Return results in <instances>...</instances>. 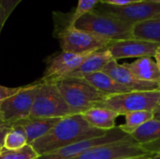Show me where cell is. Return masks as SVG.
Masks as SVG:
<instances>
[{
	"label": "cell",
	"instance_id": "obj_30",
	"mask_svg": "<svg viewBox=\"0 0 160 159\" xmlns=\"http://www.w3.org/2000/svg\"><path fill=\"white\" fill-rule=\"evenodd\" d=\"M4 127H10L4 121V119H3V117H2V115L0 113V128H4Z\"/></svg>",
	"mask_w": 160,
	"mask_h": 159
},
{
	"label": "cell",
	"instance_id": "obj_16",
	"mask_svg": "<svg viewBox=\"0 0 160 159\" xmlns=\"http://www.w3.org/2000/svg\"><path fill=\"white\" fill-rule=\"evenodd\" d=\"M123 65L138 79L144 82L160 83V71L153 57L137 58L131 63H124Z\"/></svg>",
	"mask_w": 160,
	"mask_h": 159
},
{
	"label": "cell",
	"instance_id": "obj_35",
	"mask_svg": "<svg viewBox=\"0 0 160 159\" xmlns=\"http://www.w3.org/2000/svg\"><path fill=\"white\" fill-rule=\"evenodd\" d=\"M145 1H150V2H155V3H159L160 4V0H145Z\"/></svg>",
	"mask_w": 160,
	"mask_h": 159
},
{
	"label": "cell",
	"instance_id": "obj_38",
	"mask_svg": "<svg viewBox=\"0 0 160 159\" xmlns=\"http://www.w3.org/2000/svg\"><path fill=\"white\" fill-rule=\"evenodd\" d=\"M159 90H160V84H159Z\"/></svg>",
	"mask_w": 160,
	"mask_h": 159
},
{
	"label": "cell",
	"instance_id": "obj_8",
	"mask_svg": "<svg viewBox=\"0 0 160 159\" xmlns=\"http://www.w3.org/2000/svg\"><path fill=\"white\" fill-rule=\"evenodd\" d=\"M38 85V82L22 87L18 93L0 103V113L9 127L20 120L29 117Z\"/></svg>",
	"mask_w": 160,
	"mask_h": 159
},
{
	"label": "cell",
	"instance_id": "obj_17",
	"mask_svg": "<svg viewBox=\"0 0 160 159\" xmlns=\"http://www.w3.org/2000/svg\"><path fill=\"white\" fill-rule=\"evenodd\" d=\"M81 114L92 127L104 131L115 128L116 119L119 116L114 111L102 107H93Z\"/></svg>",
	"mask_w": 160,
	"mask_h": 159
},
{
	"label": "cell",
	"instance_id": "obj_7",
	"mask_svg": "<svg viewBox=\"0 0 160 159\" xmlns=\"http://www.w3.org/2000/svg\"><path fill=\"white\" fill-rule=\"evenodd\" d=\"M94 10L105 15L114 17L130 24L160 18L159 3L145 0L122 7H115L98 3Z\"/></svg>",
	"mask_w": 160,
	"mask_h": 159
},
{
	"label": "cell",
	"instance_id": "obj_37",
	"mask_svg": "<svg viewBox=\"0 0 160 159\" xmlns=\"http://www.w3.org/2000/svg\"><path fill=\"white\" fill-rule=\"evenodd\" d=\"M3 148V145H0V151H1V149Z\"/></svg>",
	"mask_w": 160,
	"mask_h": 159
},
{
	"label": "cell",
	"instance_id": "obj_24",
	"mask_svg": "<svg viewBox=\"0 0 160 159\" xmlns=\"http://www.w3.org/2000/svg\"><path fill=\"white\" fill-rule=\"evenodd\" d=\"M99 3V0H78V5L68 22V24L73 25L74 22L82 15L92 11Z\"/></svg>",
	"mask_w": 160,
	"mask_h": 159
},
{
	"label": "cell",
	"instance_id": "obj_26",
	"mask_svg": "<svg viewBox=\"0 0 160 159\" xmlns=\"http://www.w3.org/2000/svg\"><path fill=\"white\" fill-rule=\"evenodd\" d=\"M22 87H17V88H11V87H6L3 85H0V103L4 101L6 98L13 96L14 94L18 93Z\"/></svg>",
	"mask_w": 160,
	"mask_h": 159
},
{
	"label": "cell",
	"instance_id": "obj_19",
	"mask_svg": "<svg viewBox=\"0 0 160 159\" xmlns=\"http://www.w3.org/2000/svg\"><path fill=\"white\" fill-rule=\"evenodd\" d=\"M133 38L160 44V18L133 24Z\"/></svg>",
	"mask_w": 160,
	"mask_h": 159
},
{
	"label": "cell",
	"instance_id": "obj_27",
	"mask_svg": "<svg viewBox=\"0 0 160 159\" xmlns=\"http://www.w3.org/2000/svg\"><path fill=\"white\" fill-rule=\"evenodd\" d=\"M142 1H144V0H99V4L122 7V6H127L132 3H137V2H142Z\"/></svg>",
	"mask_w": 160,
	"mask_h": 159
},
{
	"label": "cell",
	"instance_id": "obj_20",
	"mask_svg": "<svg viewBox=\"0 0 160 159\" xmlns=\"http://www.w3.org/2000/svg\"><path fill=\"white\" fill-rule=\"evenodd\" d=\"M130 136L142 146L158 142L160 141V121L154 118L144 123L131 133Z\"/></svg>",
	"mask_w": 160,
	"mask_h": 159
},
{
	"label": "cell",
	"instance_id": "obj_21",
	"mask_svg": "<svg viewBox=\"0 0 160 159\" xmlns=\"http://www.w3.org/2000/svg\"><path fill=\"white\" fill-rule=\"evenodd\" d=\"M154 119V112L152 111H141L129 112L125 115V124L118 127L128 135L133 133L138 127L142 126L144 123Z\"/></svg>",
	"mask_w": 160,
	"mask_h": 159
},
{
	"label": "cell",
	"instance_id": "obj_3",
	"mask_svg": "<svg viewBox=\"0 0 160 159\" xmlns=\"http://www.w3.org/2000/svg\"><path fill=\"white\" fill-rule=\"evenodd\" d=\"M78 29L84 30L105 37L112 41L133 38V24L114 17L92 10L80 17L73 24Z\"/></svg>",
	"mask_w": 160,
	"mask_h": 159
},
{
	"label": "cell",
	"instance_id": "obj_9",
	"mask_svg": "<svg viewBox=\"0 0 160 159\" xmlns=\"http://www.w3.org/2000/svg\"><path fill=\"white\" fill-rule=\"evenodd\" d=\"M132 139L130 135L123 132L119 127H115L110 131H108L105 135L99 136L93 139L84 140L82 142H78L63 147L57 151H54L50 154L39 156L37 159H70L98 146L123 141H128Z\"/></svg>",
	"mask_w": 160,
	"mask_h": 159
},
{
	"label": "cell",
	"instance_id": "obj_36",
	"mask_svg": "<svg viewBox=\"0 0 160 159\" xmlns=\"http://www.w3.org/2000/svg\"><path fill=\"white\" fill-rule=\"evenodd\" d=\"M157 53H160V46L158 47V52H157Z\"/></svg>",
	"mask_w": 160,
	"mask_h": 159
},
{
	"label": "cell",
	"instance_id": "obj_10",
	"mask_svg": "<svg viewBox=\"0 0 160 159\" xmlns=\"http://www.w3.org/2000/svg\"><path fill=\"white\" fill-rule=\"evenodd\" d=\"M152 155L133 139L92 148L70 159H124Z\"/></svg>",
	"mask_w": 160,
	"mask_h": 159
},
{
	"label": "cell",
	"instance_id": "obj_13",
	"mask_svg": "<svg viewBox=\"0 0 160 159\" xmlns=\"http://www.w3.org/2000/svg\"><path fill=\"white\" fill-rule=\"evenodd\" d=\"M114 81L127 87L130 91H154L159 90V84L157 82H144L134 76L123 64H119L117 60L112 59L102 70Z\"/></svg>",
	"mask_w": 160,
	"mask_h": 159
},
{
	"label": "cell",
	"instance_id": "obj_32",
	"mask_svg": "<svg viewBox=\"0 0 160 159\" xmlns=\"http://www.w3.org/2000/svg\"><path fill=\"white\" fill-rule=\"evenodd\" d=\"M124 159H152L151 157H128Z\"/></svg>",
	"mask_w": 160,
	"mask_h": 159
},
{
	"label": "cell",
	"instance_id": "obj_1",
	"mask_svg": "<svg viewBox=\"0 0 160 159\" xmlns=\"http://www.w3.org/2000/svg\"><path fill=\"white\" fill-rule=\"evenodd\" d=\"M107 132L92 127L81 113L73 114L61 118L46 135L30 145L42 156L78 142L103 136Z\"/></svg>",
	"mask_w": 160,
	"mask_h": 159
},
{
	"label": "cell",
	"instance_id": "obj_25",
	"mask_svg": "<svg viewBox=\"0 0 160 159\" xmlns=\"http://www.w3.org/2000/svg\"><path fill=\"white\" fill-rule=\"evenodd\" d=\"M22 0H0V13L6 22Z\"/></svg>",
	"mask_w": 160,
	"mask_h": 159
},
{
	"label": "cell",
	"instance_id": "obj_28",
	"mask_svg": "<svg viewBox=\"0 0 160 159\" xmlns=\"http://www.w3.org/2000/svg\"><path fill=\"white\" fill-rule=\"evenodd\" d=\"M9 129V127H4V128H0V145H3L4 142V139L5 136L8 132V130Z\"/></svg>",
	"mask_w": 160,
	"mask_h": 159
},
{
	"label": "cell",
	"instance_id": "obj_33",
	"mask_svg": "<svg viewBox=\"0 0 160 159\" xmlns=\"http://www.w3.org/2000/svg\"><path fill=\"white\" fill-rule=\"evenodd\" d=\"M5 22H6L3 20V18H2V16H1V13H0V33H1V30H2V28H3Z\"/></svg>",
	"mask_w": 160,
	"mask_h": 159
},
{
	"label": "cell",
	"instance_id": "obj_31",
	"mask_svg": "<svg viewBox=\"0 0 160 159\" xmlns=\"http://www.w3.org/2000/svg\"><path fill=\"white\" fill-rule=\"evenodd\" d=\"M155 60H156V62L158 64V69L160 71V53H157L155 55Z\"/></svg>",
	"mask_w": 160,
	"mask_h": 159
},
{
	"label": "cell",
	"instance_id": "obj_34",
	"mask_svg": "<svg viewBox=\"0 0 160 159\" xmlns=\"http://www.w3.org/2000/svg\"><path fill=\"white\" fill-rule=\"evenodd\" d=\"M151 158L152 159H160V150L158 152V153H156V154H154L152 157H151Z\"/></svg>",
	"mask_w": 160,
	"mask_h": 159
},
{
	"label": "cell",
	"instance_id": "obj_29",
	"mask_svg": "<svg viewBox=\"0 0 160 159\" xmlns=\"http://www.w3.org/2000/svg\"><path fill=\"white\" fill-rule=\"evenodd\" d=\"M153 112H154V118L160 121V104L153 111Z\"/></svg>",
	"mask_w": 160,
	"mask_h": 159
},
{
	"label": "cell",
	"instance_id": "obj_12",
	"mask_svg": "<svg viewBox=\"0 0 160 159\" xmlns=\"http://www.w3.org/2000/svg\"><path fill=\"white\" fill-rule=\"evenodd\" d=\"M88 54H76L67 52L55 54L47 62L42 81H54L68 77L77 69Z\"/></svg>",
	"mask_w": 160,
	"mask_h": 159
},
{
	"label": "cell",
	"instance_id": "obj_23",
	"mask_svg": "<svg viewBox=\"0 0 160 159\" xmlns=\"http://www.w3.org/2000/svg\"><path fill=\"white\" fill-rule=\"evenodd\" d=\"M39 155L30 144L17 150H7L2 148L0 151V159H37Z\"/></svg>",
	"mask_w": 160,
	"mask_h": 159
},
{
	"label": "cell",
	"instance_id": "obj_11",
	"mask_svg": "<svg viewBox=\"0 0 160 159\" xmlns=\"http://www.w3.org/2000/svg\"><path fill=\"white\" fill-rule=\"evenodd\" d=\"M159 46L158 43L130 38L112 41L107 49L114 60H119L123 58L155 57Z\"/></svg>",
	"mask_w": 160,
	"mask_h": 159
},
{
	"label": "cell",
	"instance_id": "obj_2",
	"mask_svg": "<svg viewBox=\"0 0 160 159\" xmlns=\"http://www.w3.org/2000/svg\"><path fill=\"white\" fill-rule=\"evenodd\" d=\"M52 82L55 83L64 100L75 114L96 107L98 102L108 97L83 78L64 77Z\"/></svg>",
	"mask_w": 160,
	"mask_h": 159
},
{
	"label": "cell",
	"instance_id": "obj_4",
	"mask_svg": "<svg viewBox=\"0 0 160 159\" xmlns=\"http://www.w3.org/2000/svg\"><path fill=\"white\" fill-rule=\"evenodd\" d=\"M73 114L75 113L66 103L53 82H38L29 117L60 119Z\"/></svg>",
	"mask_w": 160,
	"mask_h": 159
},
{
	"label": "cell",
	"instance_id": "obj_15",
	"mask_svg": "<svg viewBox=\"0 0 160 159\" xmlns=\"http://www.w3.org/2000/svg\"><path fill=\"white\" fill-rule=\"evenodd\" d=\"M61 119V118H60ZM58 118H32L27 117L20 120L12 125L21 127L27 137L28 144H32L35 141L46 135L60 120Z\"/></svg>",
	"mask_w": 160,
	"mask_h": 159
},
{
	"label": "cell",
	"instance_id": "obj_5",
	"mask_svg": "<svg viewBox=\"0 0 160 159\" xmlns=\"http://www.w3.org/2000/svg\"><path fill=\"white\" fill-rule=\"evenodd\" d=\"M160 104V90L131 91L108 96L96 107L110 109L119 115L141 111H154Z\"/></svg>",
	"mask_w": 160,
	"mask_h": 159
},
{
	"label": "cell",
	"instance_id": "obj_18",
	"mask_svg": "<svg viewBox=\"0 0 160 159\" xmlns=\"http://www.w3.org/2000/svg\"><path fill=\"white\" fill-rule=\"evenodd\" d=\"M83 79L86 80L96 89L106 94L107 96L131 92L129 89H128L127 87L123 86L122 84L114 81L111 76H109L103 71L87 75L83 77Z\"/></svg>",
	"mask_w": 160,
	"mask_h": 159
},
{
	"label": "cell",
	"instance_id": "obj_22",
	"mask_svg": "<svg viewBox=\"0 0 160 159\" xmlns=\"http://www.w3.org/2000/svg\"><path fill=\"white\" fill-rule=\"evenodd\" d=\"M27 144V137L24 130L19 126L11 125L5 136L3 148L7 150H17Z\"/></svg>",
	"mask_w": 160,
	"mask_h": 159
},
{
	"label": "cell",
	"instance_id": "obj_14",
	"mask_svg": "<svg viewBox=\"0 0 160 159\" xmlns=\"http://www.w3.org/2000/svg\"><path fill=\"white\" fill-rule=\"evenodd\" d=\"M112 56L107 48L89 53L81 66L68 77L83 78L87 75L102 71L103 68L112 60Z\"/></svg>",
	"mask_w": 160,
	"mask_h": 159
},
{
	"label": "cell",
	"instance_id": "obj_6",
	"mask_svg": "<svg viewBox=\"0 0 160 159\" xmlns=\"http://www.w3.org/2000/svg\"><path fill=\"white\" fill-rule=\"evenodd\" d=\"M58 39L62 52L89 54L107 48L112 40L99 37L88 31L81 30L73 25L67 24L58 32Z\"/></svg>",
	"mask_w": 160,
	"mask_h": 159
}]
</instances>
